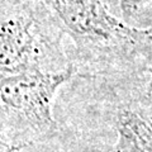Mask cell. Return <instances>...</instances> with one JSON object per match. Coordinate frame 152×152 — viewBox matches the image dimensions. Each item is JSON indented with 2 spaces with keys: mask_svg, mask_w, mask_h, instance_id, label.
<instances>
[{
  "mask_svg": "<svg viewBox=\"0 0 152 152\" xmlns=\"http://www.w3.org/2000/svg\"><path fill=\"white\" fill-rule=\"evenodd\" d=\"M77 46L83 62L95 71L118 70L150 48L151 31L124 24L100 0H48Z\"/></svg>",
  "mask_w": 152,
  "mask_h": 152,
  "instance_id": "cell-1",
  "label": "cell"
},
{
  "mask_svg": "<svg viewBox=\"0 0 152 152\" xmlns=\"http://www.w3.org/2000/svg\"><path fill=\"white\" fill-rule=\"evenodd\" d=\"M76 67L60 71L32 70L1 77V147L19 152L52 138L57 126L51 107L58 88L71 79Z\"/></svg>",
  "mask_w": 152,
  "mask_h": 152,
  "instance_id": "cell-2",
  "label": "cell"
},
{
  "mask_svg": "<svg viewBox=\"0 0 152 152\" xmlns=\"http://www.w3.org/2000/svg\"><path fill=\"white\" fill-rule=\"evenodd\" d=\"M33 23L23 14L3 13L0 72L1 77L32 70L46 71L43 66L52 55L38 41Z\"/></svg>",
  "mask_w": 152,
  "mask_h": 152,
  "instance_id": "cell-3",
  "label": "cell"
},
{
  "mask_svg": "<svg viewBox=\"0 0 152 152\" xmlns=\"http://www.w3.org/2000/svg\"><path fill=\"white\" fill-rule=\"evenodd\" d=\"M115 152H152V119L137 109H123L117 119Z\"/></svg>",
  "mask_w": 152,
  "mask_h": 152,
  "instance_id": "cell-4",
  "label": "cell"
},
{
  "mask_svg": "<svg viewBox=\"0 0 152 152\" xmlns=\"http://www.w3.org/2000/svg\"><path fill=\"white\" fill-rule=\"evenodd\" d=\"M145 83L142 85L141 100L138 102V108L137 110L145 114L152 119V62L145 67Z\"/></svg>",
  "mask_w": 152,
  "mask_h": 152,
  "instance_id": "cell-5",
  "label": "cell"
},
{
  "mask_svg": "<svg viewBox=\"0 0 152 152\" xmlns=\"http://www.w3.org/2000/svg\"><path fill=\"white\" fill-rule=\"evenodd\" d=\"M147 1H150V0H121L123 15L126 18L133 15V14L136 12H138Z\"/></svg>",
  "mask_w": 152,
  "mask_h": 152,
  "instance_id": "cell-6",
  "label": "cell"
}]
</instances>
